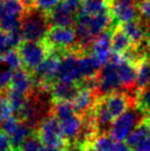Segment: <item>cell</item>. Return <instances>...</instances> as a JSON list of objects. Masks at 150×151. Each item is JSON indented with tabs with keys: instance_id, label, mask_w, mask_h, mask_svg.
<instances>
[{
	"instance_id": "cell-1",
	"label": "cell",
	"mask_w": 150,
	"mask_h": 151,
	"mask_svg": "<svg viewBox=\"0 0 150 151\" xmlns=\"http://www.w3.org/2000/svg\"><path fill=\"white\" fill-rule=\"evenodd\" d=\"M112 19L113 16L111 10L96 16L78 14L77 21L75 23V32L79 47L78 50L80 52H84L92 46L98 36L108 30Z\"/></svg>"
},
{
	"instance_id": "cell-2",
	"label": "cell",
	"mask_w": 150,
	"mask_h": 151,
	"mask_svg": "<svg viewBox=\"0 0 150 151\" xmlns=\"http://www.w3.org/2000/svg\"><path fill=\"white\" fill-rule=\"evenodd\" d=\"M48 17L39 9L30 8L21 20V33L23 40L43 41L50 31Z\"/></svg>"
},
{
	"instance_id": "cell-3",
	"label": "cell",
	"mask_w": 150,
	"mask_h": 151,
	"mask_svg": "<svg viewBox=\"0 0 150 151\" xmlns=\"http://www.w3.org/2000/svg\"><path fill=\"white\" fill-rule=\"evenodd\" d=\"M145 116L146 114L141 111L136 105L133 106L113 120L109 135L115 141L123 142L133 129L144 119Z\"/></svg>"
},
{
	"instance_id": "cell-4",
	"label": "cell",
	"mask_w": 150,
	"mask_h": 151,
	"mask_svg": "<svg viewBox=\"0 0 150 151\" xmlns=\"http://www.w3.org/2000/svg\"><path fill=\"white\" fill-rule=\"evenodd\" d=\"M27 10L23 0H0V29L8 33L20 30Z\"/></svg>"
},
{
	"instance_id": "cell-5",
	"label": "cell",
	"mask_w": 150,
	"mask_h": 151,
	"mask_svg": "<svg viewBox=\"0 0 150 151\" xmlns=\"http://www.w3.org/2000/svg\"><path fill=\"white\" fill-rule=\"evenodd\" d=\"M18 52L22 59L26 70L32 72L42 63L50 54L47 44L43 41L23 40L18 46Z\"/></svg>"
},
{
	"instance_id": "cell-6",
	"label": "cell",
	"mask_w": 150,
	"mask_h": 151,
	"mask_svg": "<svg viewBox=\"0 0 150 151\" xmlns=\"http://www.w3.org/2000/svg\"><path fill=\"white\" fill-rule=\"evenodd\" d=\"M35 133L44 146L65 148L67 145V141L62 133L60 120L54 115L52 112L40 122Z\"/></svg>"
},
{
	"instance_id": "cell-7",
	"label": "cell",
	"mask_w": 150,
	"mask_h": 151,
	"mask_svg": "<svg viewBox=\"0 0 150 151\" xmlns=\"http://www.w3.org/2000/svg\"><path fill=\"white\" fill-rule=\"evenodd\" d=\"M44 42L50 47V52L55 50L59 52L68 50L77 44L75 29H73L72 27L52 26L48 31Z\"/></svg>"
},
{
	"instance_id": "cell-8",
	"label": "cell",
	"mask_w": 150,
	"mask_h": 151,
	"mask_svg": "<svg viewBox=\"0 0 150 151\" xmlns=\"http://www.w3.org/2000/svg\"><path fill=\"white\" fill-rule=\"evenodd\" d=\"M97 95L98 97H106L111 93H117L122 88L116 65L109 61L97 74Z\"/></svg>"
},
{
	"instance_id": "cell-9",
	"label": "cell",
	"mask_w": 150,
	"mask_h": 151,
	"mask_svg": "<svg viewBox=\"0 0 150 151\" xmlns=\"http://www.w3.org/2000/svg\"><path fill=\"white\" fill-rule=\"evenodd\" d=\"M57 79L75 83H79L83 79L79 68V56L77 52H64L62 55Z\"/></svg>"
},
{
	"instance_id": "cell-10",
	"label": "cell",
	"mask_w": 150,
	"mask_h": 151,
	"mask_svg": "<svg viewBox=\"0 0 150 151\" xmlns=\"http://www.w3.org/2000/svg\"><path fill=\"white\" fill-rule=\"evenodd\" d=\"M110 62H112L116 65L122 88L133 90L136 86L138 66L124 59L121 55L117 54H113V56H111Z\"/></svg>"
},
{
	"instance_id": "cell-11",
	"label": "cell",
	"mask_w": 150,
	"mask_h": 151,
	"mask_svg": "<svg viewBox=\"0 0 150 151\" xmlns=\"http://www.w3.org/2000/svg\"><path fill=\"white\" fill-rule=\"evenodd\" d=\"M102 98L113 120L124 113L131 107L136 105V98L130 97L124 93L117 91Z\"/></svg>"
},
{
	"instance_id": "cell-12",
	"label": "cell",
	"mask_w": 150,
	"mask_h": 151,
	"mask_svg": "<svg viewBox=\"0 0 150 151\" xmlns=\"http://www.w3.org/2000/svg\"><path fill=\"white\" fill-rule=\"evenodd\" d=\"M111 38H112V31H105L100 36L96 38L94 41L90 50L92 56L99 62L101 66H104L110 61L111 58Z\"/></svg>"
},
{
	"instance_id": "cell-13",
	"label": "cell",
	"mask_w": 150,
	"mask_h": 151,
	"mask_svg": "<svg viewBox=\"0 0 150 151\" xmlns=\"http://www.w3.org/2000/svg\"><path fill=\"white\" fill-rule=\"evenodd\" d=\"M79 84L75 82H67L62 80L54 81L50 86V97L54 102H72L79 91Z\"/></svg>"
},
{
	"instance_id": "cell-14",
	"label": "cell",
	"mask_w": 150,
	"mask_h": 151,
	"mask_svg": "<svg viewBox=\"0 0 150 151\" xmlns=\"http://www.w3.org/2000/svg\"><path fill=\"white\" fill-rule=\"evenodd\" d=\"M98 98V95H97V93L95 91L80 88L79 91H78L74 100L72 101L76 113L81 115L82 117L84 115H86L88 112H90L93 110Z\"/></svg>"
},
{
	"instance_id": "cell-15",
	"label": "cell",
	"mask_w": 150,
	"mask_h": 151,
	"mask_svg": "<svg viewBox=\"0 0 150 151\" xmlns=\"http://www.w3.org/2000/svg\"><path fill=\"white\" fill-rule=\"evenodd\" d=\"M33 88H34V84H33L32 74L29 73L28 70H26L25 68H20L12 73L11 80L7 90L16 91L29 96L32 93Z\"/></svg>"
},
{
	"instance_id": "cell-16",
	"label": "cell",
	"mask_w": 150,
	"mask_h": 151,
	"mask_svg": "<svg viewBox=\"0 0 150 151\" xmlns=\"http://www.w3.org/2000/svg\"><path fill=\"white\" fill-rule=\"evenodd\" d=\"M111 12L113 19H115L116 22L120 23L121 25L136 20L139 14L138 7L135 6V3H128L116 0H112Z\"/></svg>"
},
{
	"instance_id": "cell-17",
	"label": "cell",
	"mask_w": 150,
	"mask_h": 151,
	"mask_svg": "<svg viewBox=\"0 0 150 151\" xmlns=\"http://www.w3.org/2000/svg\"><path fill=\"white\" fill-rule=\"evenodd\" d=\"M46 14L48 17V21H50V25L61 27H71L75 24L78 18V14L76 16L75 14L65 8L60 3L52 12Z\"/></svg>"
},
{
	"instance_id": "cell-18",
	"label": "cell",
	"mask_w": 150,
	"mask_h": 151,
	"mask_svg": "<svg viewBox=\"0 0 150 151\" xmlns=\"http://www.w3.org/2000/svg\"><path fill=\"white\" fill-rule=\"evenodd\" d=\"M60 124L67 143L74 142L81 132L82 125H83V117L76 113L75 115L71 116L67 119L60 121Z\"/></svg>"
},
{
	"instance_id": "cell-19",
	"label": "cell",
	"mask_w": 150,
	"mask_h": 151,
	"mask_svg": "<svg viewBox=\"0 0 150 151\" xmlns=\"http://www.w3.org/2000/svg\"><path fill=\"white\" fill-rule=\"evenodd\" d=\"M112 0H82L79 14L96 16L111 10Z\"/></svg>"
},
{
	"instance_id": "cell-20",
	"label": "cell",
	"mask_w": 150,
	"mask_h": 151,
	"mask_svg": "<svg viewBox=\"0 0 150 151\" xmlns=\"http://www.w3.org/2000/svg\"><path fill=\"white\" fill-rule=\"evenodd\" d=\"M133 43L123 32L120 27H116L112 31V38H111V47L114 54L124 55L128 50L133 47Z\"/></svg>"
},
{
	"instance_id": "cell-21",
	"label": "cell",
	"mask_w": 150,
	"mask_h": 151,
	"mask_svg": "<svg viewBox=\"0 0 150 151\" xmlns=\"http://www.w3.org/2000/svg\"><path fill=\"white\" fill-rule=\"evenodd\" d=\"M120 28L128 35V37L130 38V40L132 41L134 46L141 44L143 39L146 37V31L144 30L143 25L138 20L124 23V24H122L120 26Z\"/></svg>"
},
{
	"instance_id": "cell-22",
	"label": "cell",
	"mask_w": 150,
	"mask_h": 151,
	"mask_svg": "<svg viewBox=\"0 0 150 151\" xmlns=\"http://www.w3.org/2000/svg\"><path fill=\"white\" fill-rule=\"evenodd\" d=\"M150 134V115L145 116V118L135 127L132 133L126 139V143L130 147L134 148L137 146L144 138H146Z\"/></svg>"
},
{
	"instance_id": "cell-23",
	"label": "cell",
	"mask_w": 150,
	"mask_h": 151,
	"mask_svg": "<svg viewBox=\"0 0 150 151\" xmlns=\"http://www.w3.org/2000/svg\"><path fill=\"white\" fill-rule=\"evenodd\" d=\"M34 132L35 131L32 129V127H29L26 122L21 120L18 129H17L16 132L9 137L10 143H11V147L14 148V149H19V148L21 147V145L24 143L25 140H26L29 136L32 135Z\"/></svg>"
},
{
	"instance_id": "cell-24",
	"label": "cell",
	"mask_w": 150,
	"mask_h": 151,
	"mask_svg": "<svg viewBox=\"0 0 150 151\" xmlns=\"http://www.w3.org/2000/svg\"><path fill=\"white\" fill-rule=\"evenodd\" d=\"M52 113L60 121L65 120L71 116L75 115L76 111L74 109L72 102L64 101V102H55L52 107Z\"/></svg>"
},
{
	"instance_id": "cell-25",
	"label": "cell",
	"mask_w": 150,
	"mask_h": 151,
	"mask_svg": "<svg viewBox=\"0 0 150 151\" xmlns=\"http://www.w3.org/2000/svg\"><path fill=\"white\" fill-rule=\"evenodd\" d=\"M137 66H138V72H137L136 86L139 91L150 86V63L144 59Z\"/></svg>"
},
{
	"instance_id": "cell-26",
	"label": "cell",
	"mask_w": 150,
	"mask_h": 151,
	"mask_svg": "<svg viewBox=\"0 0 150 151\" xmlns=\"http://www.w3.org/2000/svg\"><path fill=\"white\" fill-rule=\"evenodd\" d=\"M115 143L109 134H101L93 141L92 148L94 151H114Z\"/></svg>"
},
{
	"instance_id": "cell-27",
	"label": "cell",
	"mask_w": 150,
	"mask_h": 151,
	"mask_svg": "<svg viewBox=\"0 0 150 151\" xmlns=\"http://www.w3.org/2000/svg\"><path fill=\"white\" fill-rule=\"evenodd\" d=\"M6 95H7L8 101H9V104L11 106L12 111L14 113L19 114L21 110L23 109L24 105L26 104L27 100H28V96L12 90H8Z\"/></svg>"
},
{
	"instance_id": "cell-28",
	"label": "cell",
	"mask_w": 150,
	"mask_h": 151,
	"mask_svg": "<svg viewBox=\"0 0 150 151\" xmlns=\"http://www.w3.org/2000/svg\"><path fill=\"white\" fill-rule=\"evenodd\" d=\"M136 106L145 114L150 115V86L137 91Z\"/></svg>"
},
{
	"instance_id": "cell-29",
	"label": "cell",
	"mask_w": 150,
	"mask_h": 151,
	"mask_svg": "<svg viewBox=\"0 0 150 151\" xmlns=\"http://www.w3.org/2000/svg\"><path fill=\"white\" fill-rule=\"evenodd\" d=\"M1 58L3 59V61L7 64V66L12 71H16V70L20 69V68H23L22 67L23 62L20 57V54H19L18 50H16L14 48L6 52L4 55H2Z\"/></svg>"
},
{
	"instance_id": "cell-30",
	"label": "cell",
	"mask_w": 150,
	"mask_h": 151,
	"mask_svg": "<svg viewBox=\"0 0 150 151\" xmlns=\"http://www.w3.org/2000/svg\"><path fill=\"white\" fill-rule=\"evenodd\" d=\"M43 148H44V145L42 144V142L40 141V139L36 135V133L34 132L32 135L29 136V137L25 140L24 143L19 148V150L20 151H42Z\"/></svg>"
},
{
	"instance_id": "cell-31",
	"label": "cell",
	"mask_w": 150,
	"mask_h": 151,
	"mask_svg": "<svg viewBox=\"0 0 150 151\" xmlns=\"http://www.w3.org/2000/svg\"><path fill=\"white\" fill-rule=\"evenodd\" d=\"M12 73L14 71L0 57V91H3L5 88H8L12 77Z\"/></svg>"
},
{
	"instance_id": "cell-32",
	"label": "cell",
	"mask_w": 150,
	"mask_h": 151,
	"mask_svg": "<svg viewBox=\"0 0 150 151\" xmlns=\"http://www.w3.org/2000/svg\"><path fill=\"white\" fill-rule=\"evenodd\" d=\"M20 122H21V120L19 119L18 117H16V116H10V117L6 118V119L0 121V129H1L8 137H10V136L16 132V129H18Z\"/></svg>"
},
{
	"instance_id": "cell-33",
	"label": "cell",
	"mask_w": 150,
	"mask_h": 151,
	"mask_svg": "<svg viewBox=\"0 0 150 151\" xmlns=\"http://www.w3.org/2000/svg\"><path fill=\"white\" fill-rule=\"evenodd\" d=\"M12 109L8 101L7 95H4L3 91H0V121L12 116Z\"/></svg>"
},
{
	"instance_id": "cell-34",
	"label": "cell",
	"mask_w": 150,
	"mask_h": 151,
	"mask_svg": "<svg viewBox=\"0 0 150 151\" xmlns=\"http://www.w3.org/2000/svg\"><path fill=\"white\" fill-rule=\"evenodd\" d=\"M62 0H33L35 7L43 12H50Z\"/></svg>"
},
{
	"instance_id": "cell-35",
	"label": "cell",
	"mask_w": 150,
	"mask_h": 151,
	"mask_svg": "<svg viewBox=\"0 0 150 151\" xmlns=\"http://www.w3.org/2000/svg\"><path fill=\"white\" fill-rule=\"evenodd\" d=\"M14 46L10 39V34L0 29V56L4 55L6 52L12 50Z\"/></svg>"
},
{
	"instance_id": "cell-36",
	"label": "cell",
	"mask_w": 150,
	"mask_h": 151,
	"mask_svg": "<svg viewBox=\"0 0 150 151\" xmlns=\"http://www.w3.org/2000/svg\"><path fill=\"white\" fill-rule=\"evenodd\" d=\"M137 7L139 14L144 20L150 21V0H140Z\"/></svg>"
},
{
	"instance_id": "cell-37",
	"label": "cell",
	"mask_w": 150,
	"mask_h": 151,
	"mask_svg": "<svg viewBox=\"0 0 150 151\" xmlns=\"http://www.w3.org/2000/svg\"><path fill=\"white\" fill-rule=\"evenodd\" d=\"M11 148L9 137L0 129V151H9Z\"/></svg>"
},
{
	"instance_id": "cell-38",
	"label": "cell",
	"mask_w": 150,
	"mask_h": 151,
	"mask_svg": "<svg viewBox=\"0 0 150 151\" xmlns=\"http://www.w3.org/2000/svg\"><path fill=\"white\" fill-rule=\"evenodd\" d=\"M133 149L134 151H150V134Z\"/></svg>"
},
{
	"instance_id": "cell-39",
	"label": "cell",
	"mask_w": 150,
	"mask_h": 151,
	"mask_svg": "<svg viewBox=\"0 0 150 151\" xmlns=\"http://www.w3.org/2000/svg\"><path fill=\"white\" fill-rule=\"evenodd\" d=\"M64 151H85V145L78 143V142H69L65 146Z\"/></svg>"
},
{
	"instance_id": "cell-40",
	"label": "cell",
	"mask_w": 150,
	"mask_h": 151,
	"mask_svg": "<svg viewBox=\"0 0 150 151\" xmlns=\"http://www.w3.org/2000/svg\"><path fill=\"white\" fill-rule=\"evenodd\" d=\"M114 151H134V149H132V147H130L126 143L116 141Z\"/></svg>"
},
{
	"instance_id": "cell-41",
	"label": "cell",
	"mask_w": 150,
	"mask_h": 151,
	"mask_svg": "<svg viewBox=\"0 0 150 151\" xmlns=\"http://www.w3.org/2000/svg\"><path fill=\"white\" fill-rule=\"evenodd\" d=\"M42 151H64V148L56 147V146H44Z\"/></svg>"
},
{
	"instance_id": "cell-42",
	"label": "cell",
	"mask_w": 150,
	"mask_h": 151,
	"mask_svg": "<svg viewBox=\"0 0 150 151\" xmlns=\"http://www.w3.org/2000/svg\"><path fill=\"white\" fill-rule=\"evenodd\" d=\"M146 42H147V48L150 50V25L146 31Z\"/></svg>"
},
{
	"instance_id": "cell-43",
	"label": "cell",
	"mask_w": 150,
	"mask_h": 151,
	"mask_svg": "<svg viewBox=\"0 0 150 151\" xmlns=\"http://www.w3.org/2000/svg\"><path fill=\"white\" fill-rule=\"evenodd\" d=\"M116 1H121V2H128V3H135V0H116Z\"/></svg>"
},
{
	"instance_id": "cell-44",
	"label": "cell",
	"mask_w": 150,
	"mask_h": 151,
	"mask_svg": "<svg viewBox=\"0 0 150 151\" xmlns=\"http://www.w3.org/2000/svg\"><path fill=\"white\" fill-rule=\"evenodd\" d=\"M85 151H94L92 148V145H85Z\"/></svg>"
},
{
	"instance_id": "cell-45",
	"label": "cell",
	"mask_w": 150,
	"mask_h": 151,
	"mask_svg": "<svg viewBox=\"0 0 150 151\" xmlns=\"http://www.w3.org/2000/svg\"><path fill=\"white\" fill-rule=\"evenodd\" d=\"M9 151H20L19 149H14V148H11V149H10Z\"/></svg>"
}]
</instances>
